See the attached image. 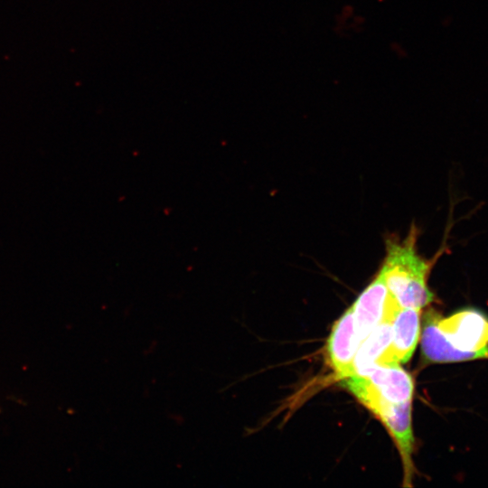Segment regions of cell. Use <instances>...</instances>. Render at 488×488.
<instances>
[{"label":"cell","mask_w":488,"mask_h":488,"mask_svg":"<svg viewBox=\"0 0 488 488\" xmlns=\"http://www.w3.org/2000/svg\"><path fill=\"white\" fill-rule=\"evenodd\" d=\"M343 386L361 403L382 399L391 403L412 400L414 382L399 364L376 365L363 375L343 379Z\"/></svg>","instance_id":"cell-2"},{"label":"cell","mask_w":488,"mask_h":488,"mask_svg":"<svg viewBox=\"0 0 488 488\" xmlns=\"http://www.w3.org/2000/svg\"><path fill=\"white\" fill-rule=\"evenodd\" d=\"M420 310L400 308L392 323V337L377 365L400 364L412 356L420 335Z\"/></svg>","instance_id":"cell-6"},{"label":"cell","mask_w":488,"mask_h":488,"mask_svg":"<svg viewBox=\"0 0 488 488\" xmlns=\"http://www.w3.org/2000/svg\"><path fill=\"white\" fill-rule=\"evenodd\" d=\"M389 296V289L379 272L352 305L361 343L382 321Z\"/></svg>","instance_id":"cell-7"},{"label":"cell","mask_w":488,"mask_h":488,"mask_svg":"<svg viewBox=\"0 0 488 488\" xmlns=\"http://www.w3.org/2000/svg\"><path fill=\"white\" fill-rule=\"evenodd\" d=\"M436 315L435 312L428 314L424 324L421 347L427 361L445 363L488 358V350L465 352L454 347L438 327Z\"/></svg>","instance_id":"cell-8"},{"label":"cell","mask_w":488,"mask_h":488,"mask_svg":"<svg viewBox=\"0 0 488 488\" xmlns=\"http://www.w3.org/2000/svg\"><path fill=\"white\" fill-rule=\"evenodd\" d=\"M394 318L393 315L384 314L382 321L360 344L353 361L352 375H363L378 364L390 343Z\"/></svg>","instance_id":"cell-9"},{"label":"cell","mask_w":488,"mask_h":488,"mask_svg":"<svg viewBox=\"0 0 488 488\" xmlns=\"http://www.w3.org/2000/svg\"><path fill=\"white\" fill-rule=\"evenodd\" d=\"M360 344L351 306L335 322L326 343L328 360L340 380L353 374V361Z\"/></svg>","instance_id":"cell-5"},{"label":"cell","mask_w":488,"mask_h":488,"mask_svg":"<svg viewBox=\"0 0 488 488\" xmlns=\"http://www.w3.org/2000/svg\"><path fill=\"white\" fill-rule=\"evenodd\" d=\"M411 403H391L382 399H372L364 404L378 417L395 440L401 455L406 481H410L412 473L413 431L411 423Z\"/></svg>","instance_id":"cell-4"},{"label":"cell","mask_w":488,"mask_h":488,"mask_svg":"<svg viewBox=\"0 0 488 488\" xmlns=\"http://www.w3.org/2000/svg\"><path fill=\"white\" fill-rule=\"evenodd\" d=\"M436 323L450 343L459 351L488 350V318L480 311L465 308L447 317L436 315Z\"/></svg>","instance_id":"cell-3"},{"label":"cell","mask_w":488,"mask_h":488,"mask_svg":"<svg viewBox=\"0 0 488 488\" xmlns=\"http://www.w3.org/2000/svg\"><path fill=\"white\" fill-rule=\"evenodd\" d=\"M417 239L415 227L402 240L389 238L386 241V256L379 272L401 308L421 310L435 298L427 285L435 259L424 258L418 253Z\"/></svg>","instance_id":"cell-1"}]
</instances>
